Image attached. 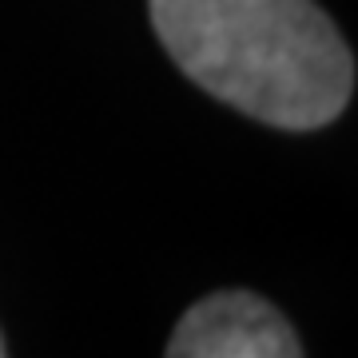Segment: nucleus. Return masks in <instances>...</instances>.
<instances>
[{
    "mask_svg": "<svg viewBox=\"0 0 358 358\" xmlns=\"http://www.w3.org/2000/svg\"><path fill=\"white\" fill-rule=\"evenodd\" d=\"M0 358H8V355H4V338H0Z\"/></svg>",
    "mask_w": 358,
    "mask_h": 358,
    "instance_id": "7ed1b4c3",
    "label": "nucleus"
},
{
    "mask_svg": "<svg viewBox=\"0 0 358 358\" xmlns=\"http://www.w3.org/2000/svg\"><path fill=\"white\" fill-rule=\"evenodd\" d=\"M167 358H303V346L267 299L215 291L176 322Z\"/></svg>",
    "mask_w": 358,
    "mask_h": 358,
    "instance_id": "f03ea898",
    "label": "nucleus"
},
{
    "mask_svg": "<svg viewBox=\"0 0 358 358\" xmlns=\"http://www.w3.org/2000/svg\"><path fill=\"white\" fill-rule=\"evenodd\" d=\"M167 56L207 96L282 131L343 115L355 56L315 0H148Z\"/></svg>",
    "mask_w": 358,
    "mask_h": 358,
    "instance_id": "f257e3e1",
    "label": "nucleus"
}]
</instances>
